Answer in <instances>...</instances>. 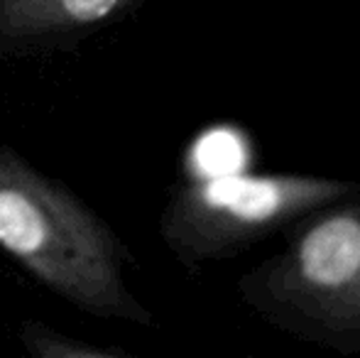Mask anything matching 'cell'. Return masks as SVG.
Here are the masks:
<instances>
[{
    "label": "cell",
    "mask_w": 360,
    "mask_h": 358,
    "mask_svg": "<svg viewBox=\"0 0 360 358\" xmlns=\"http://www.w3.org/2000/svg\"><path fill=\"white\" fill-rule=\"evenodd\" d=\"M22 339L32 358H115L74 344V341L64 339V336L54 334L47 326H39V324L25 326Z\"/></svg>",
    "instance_id": "8992f818"
},
{
    "label": "cell",
    "mask_w": 360,
    "mask_h": 358,
    "mask_svg": "<svg viewBox=\"0 0 360 358\" xmlns=\"http://www.w3.org/2000/svg\"><path fill=\"white\" fill-rule=\"evenodd\" d=\"M0 248L67 302L98 317L140 319L108 226L0 145Z\"/></svg>",
    "instance_id": "6da1fadb"
},
{
    "label": "cell",
    "mask_w": 360,
    "mask_h": 358,
    "mask_svg": "<svg viewBox=\"0 0 360 358\" xmlns=\"http://www.w3.org/2000/svg\"><path fill=\"white\" fill-rule=\"evenodd\" d=\"M311 194H323V189L294 181L231 174V177L206 179L199 191V201L209 211L228 214L248 224H260L287 211L292 204H302Z\"/></svg>",
    "instance_id": "7a4b0ae2"
},
{
    "label": "cell",
    "mask_w": 360,
    "mask_h": 358,
    "mask_svg": "<svg viewBox=\"0 0 360 358\" xmlns=\"http://www.w3.org/2000/svg\"><path fill=\"white\" fill-rule=\"evenodd\" d=\"M125 0H0V30L34 37L86 27L110 18Z\"/></svg>",
    "instance_id": "277c9868"
},
{
    "label": "cell",
    "mask_w": 360,
    "mask_h": 358,
    "mask_svg": "<svg viewBox=\"0 0 360 358\" xmlns=\"http://www.w3.org/2000/svg\"><path fill=\"white\" fill-rule=\"evenodd\" d=\"M299 270L316 290H346L360 270L358 221L336 216L309 231L299 248Z\"/></svg>",
    "instance_id": "3957f363"
},
{
    "label": "cell",
    "mask_w": 360,
    "mask_h": 358,
    "mask_svg": "<svg viewBox=\"0 0 360 358\" xmlns=\"http://www.w3.org/2000/svg\"><path fill=\"white\" fill-rule=\"evenodd\" d=\"M248 145L240 133L231 128H216L206 133L194 148V165L206 179L243 174L248 165Z\"/></svg>",
    "instance_id": "5b68a950"
}]
</instances>
